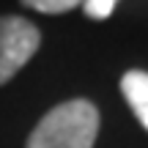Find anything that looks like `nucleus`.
I'll return each instance as SVG.
<instances>
[{
    "label": "nucleus",
    "instance_id": "nucleus-1",
    "mask_svg": "<svg viewBox=\"0 0 148 148\" xmlns=\"http://www.w3.org/2000/svg\"><path fill=\"white\" fill-rule=\"evenodd\" d=\"M99 134V110L88 99L52 107L30 132L25 148H93Z\"/></svg>",
    "mask_w": 148,
    "mask_h": 148
},
{
    "label": "nucleus",
    "instance_id": "nucleus-2",
    "mask_svg": "<svg viewBox=\"0 0 148 148\" xmlns=\"http://www.w3.org/2000/svg\"><path fill=\"white\" fill-rule=\"evenodd\" d=\"M41 33L22 16H0V85H5L36 55Z\"/></svg>",
    "mask_w": 148,
    "mask_h": 148
},
{
    "label": "nucleus",
    "instance_id": "nucleus-3",
    "mask_svg": "<svg viewBox=\"0 0 148 148\" xmlns=\"http://www.w3.org/2000/svg\"><path fill=\"white\" fill-rule=\"evenodd\" d=\"M121 93L129 101L134 118L143 123V129L148 132V71L143 69H132L121 77Z\"/></svg>",
    "mask_w": 148,
    "mask_h": 148
},
{
    "label": "nucleus",
    "instance_id": "nucleus-4",
    "mask_svg": "<svg viewBox=\"0 0 148 148\" xmlns=\"http://www.w3.org/2000/svg\"><path fill=\"white\" fill-rule=\"evenodd\" d=\"M22 5L41 11V14H66V11L82 5V0H22Z\"/></svg>",
    "mask_w": 148,
    "mask_h": 148
},
{
    "label": "nucleus",
    "instance_id": "nucleus-5",
    "mask_svg": "<svg viewBox=\"0 0 148 148\" xmlns=\"http://www.w3.org/2000/svg\"><path fill=\"white\" fill-rule=\"evenodd\" d=\"M118 0H82V11L90 19H107L115 11Z\"/></svg>",
    "mask_w": 148,
    "mask_h": 148
}]
</instances>
